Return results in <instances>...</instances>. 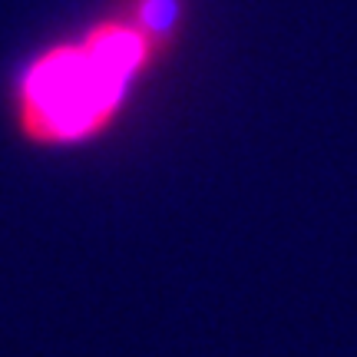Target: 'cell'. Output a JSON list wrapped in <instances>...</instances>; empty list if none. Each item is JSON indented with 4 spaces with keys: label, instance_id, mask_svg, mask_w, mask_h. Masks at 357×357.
Returning <instances> with one entry per match:
<instances>
[{
    "label": "cell",
    "instance_id": "6da1fadb",
    "mask_svg": "<svg viewBox=\"0 0 357 357\" xmlns=\"http://www.w3.org/2000/svg\"><path fill=\"white\" fill-rule=\"evenodd\" d=\"M155 53L162 50L129 17L102 20L77 43L43 50L17 86L24 136L40 146H66L102 132Z\"/></svg>",
    "mask_w": 357,
    "mask_h": 357
},
{
    "label": "cell",
    "instance_id": "7a4b0ae2",
    "mask_svg": "<svg viewBox=\"0 0 357 357\" xmlns=\"http://www.w3.org/2000/svg\"><path fill=\"white\" fill-rule=\"evenodd\" d=\"M129 20L139 26L159 50H166L169 37L178 24V0H136Z\"/></svg>",
    "mask_w": 357,
    "mask_h": 357
}]
</instances>
